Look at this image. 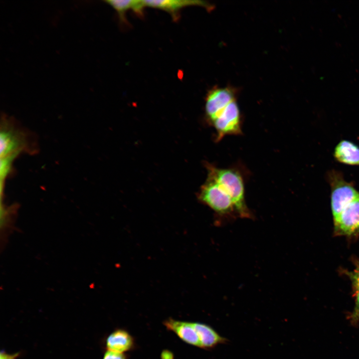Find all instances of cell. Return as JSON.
Listing matches in <instances>:
<instances>
[{
  "label": "cell",
  "mask_w": 359,
  "mask_h": 359,
  "mask_svg": "<svg viewBox=\"0 0 359 359\" xmlns=\"http://www.w3.org/2000/svg\"><path fill=\"white\" fill-rule=\"evenodd\" d=\"M0 124V170L9 174L13 160L22 152H36V144L28 132L16 121L6 116L2 117Z\"/></svg>",
  "instance_id": "cell-1"
},
{
  "label": "cell",
  "mask_w": 359,
  "mask_h": 359,
  "mask_svg": "<svg viewBox=\"0 0 359 359\" xmlns=\"http://www.w3.org/2000/svg\"><path fill=\"white\" fill-rule=\"evenodd\" d=\"M207 168L208 177L219 184L231 197L237 216L252 219L253 215L246 203L243 179L240 173L233 169L219 168L211 165Z\"/></svg>",
  "instance_id": "cell-2"
},
{
  "label": "cell",
  "mask_w": 359,
  "mask_h": 359,
  "mask_svg": "<svg viewBox=\"0 0 359 359\" xmlns=\"http://www.w3.org/2000/svg\"><path fill=\"white\" fill-rule=\"evenodd\" d=\"M198 198L220 218L229 219L237 216L230 196L219 184L209 177H207L201 186Z\"/></svg>",
  "instance_id": "cell-3"
},
{
  "label": "cell",
  "mask_w": 359,
  "mask_h": 359,
  "mask_svg": "<svg viewBox=\"0 0 359 359\" xmlns=\"http://www.w3.org/2000/svg\"><path fill=\"white\" fill-rule=\"evenodd\" d=\"M327 180L331 187V205L333 221L353 201L359 197L354 184L344 179L343 174L332 170L327 173Z\"/></svg>",
  "instance_id": "cell-4"
},
{
  "label": "cell",
  "mask_w": 359,
  "mask_h": 359,
  "mask_svg": "<svg viewBox=\"0 0 359 359\" xmlns=\"http://www.w3.org/2000/svg\"><path fill=\"white\" fill-rule=\"evenodd\" d=\"M211 124L216 132V141H220L226 136L240 135L241 116L235 100L231 102Z\"/></svg>",
  "instance_id": "cell-5"
},
{
  "label": "cell",
  "mask_w": 359,
  "mask_h": 359,
  "mask_svg": "<svg viewBox=\"0 0 359 359\" xmlns=\"http://www.w3.org/2000/svg\"><path fill=\"white\" fill-rule=\"evenodd\" d=\"M334 225L335 235L351 237L359 234V197L345 207Z\"/></svg>",
  "instance_id": "cell-6"
},
{
  "label": "cell",
  "mask_w": 359,
  "mask_h": 359,
  "mask_svg": "<svg viewBox=\"0 0 359 359\" xmlns=\"http://www.w3.org/2000/svg\"><path fill=\"white\" fill-rule=\"evenodd\" d=\"M234 94L228 88H216L207 94L205 102V112L208 119L212 122L232 101Z\"/></svg>",
  "instance_id": "cell-7"
},
{
  "label": "cell",
  "mask_w": 359,
  "mask_h": 359,
  "mask_svg": "<svg viewBox=\"0 0 359 359\" xmlns=\"http://www.w3.org/2000/svg\"><path fill=\"white\" fill-rule=\"evenodd\" d=\"M167 329L175 333L184 342L200 348V343L192 322L169 318L163 322Z\"/></svg>",
  "instance_id": "cell-8"
},
{
  "label": "cell",
  "mask_w": 359,
  "mask_h": 359,
  "mask_svg": "<svg viewBox=\"0 0 359 359\" xmlns=\"http://www.w3.org/2000/svg\"><path fill=\"white\" fill-rule=\"evenodd\" d=\"M106 346L109 351L124 353L135 348V341L127 331L118 329L108 336L106 340Z\"/></svg>",
  "instance_id": "cell-9"
},
{
  "label": "cell",
  "mask_w": 359,
  "mask_h": 359,
  "mask_svg": "<svg viewBox=\"0 0 359 359\" xmlns=\"http://www.w3.org/2000/svg\"><path fill=\"white\" fill-rule=\"evenodd\" d=\"M333 156L338 162L359 166V146L347 140H342L336 146Z\"/></svg>",
  "instance_id": "cell-10"
},
{
  "label": "cell",
  "mask_w": 359,
  "mask_h": 359,
  "mask_svg": "<svg viewBox=\"0 0 359 359\" xmlns=\"http://www.w3.org/2000/svg\"><path fill=\"white\" fill-rule=\"evenodd\" d=\"M197 334L200 348L210 350L220 344H226L228 340L220 336L210 326L199 322H192Z\"/></svg>",
  "instance_id": "cell-11"
},
{
  "label": "cell",
  "mask_w": 359,
  "mask_h": 359,
  "mask_svg": "<svg viewBox=\"0 0 359 359\" xmlns=\"http://www.w3.org/2000/svg\"><path fill=\"white\" fill-rule=\"evenodd\" d=\"M144 4L145 7H151L159 8L176 15V13L182 7L190 5H199L209 7L207 2L201 0H144Z\"/></svg>",
  "instance_id": "cell-12"
},
{
  "label": "cell",
  "mask_w": 359,
  "mask_h": 359,
  "mask_svg": "<svg viewBox=\"0 0 359 359\" xmlns=\"http://www.w3.org/2000/svg\"><path fill=\"white\" fill-rule=\"evenodd\" d=\"M118 13L121 20H124L125 13L129 9H132L139 14H142L145 7L143 0H110L105 1Z\"/></svg>",
  "instance_id": "cell-13"
},
{
  "label": "cell",
  "mask_w": 359,
  "mask_h": 359,
  "mask_svg": "<svg viewBox=\"0 0 359 359\" xmlns=\"http://www.w3.org/2000/svg\"><path fill=\"white\" fill-rule=\"evenodd\" d=\"M355 306L352 312L348 315V319L351 324L355 327L359 323V290L354 291Z\"/></svg>",
  "instance_id": "cell-14"
},
{
  "label": "cell",
  "mask_w": 359,
  "mask_h": 359,
  "mask_svg": "<svg viewBox=\"0 0 359 359\" xmlns=\"http://www.w3.org/2000/svg\"><path fill=\"white\" fill-rule=\"evenodd\" d=\"M355 263V267L352 271L345 272L351 281L353 291L359 290V261Z\"/></svg>",
  "instance_id": "cell-15"
},
{
  "label": "cell",
  "mask_w": 359,
  "mask_h": 359,
  "mask_svg": "<svg viewBox=\"0 0 359 359\" xmlns=\"http://www.w3.org/2000/svg\"><path fill=\"white\" fill-rule=\"evenodd\" d=\"M103 359H128L124 353L107 350L104 354Z\"/></svg>",
  "instance_id": "cell-16"
},
{
  "label": "cell",
  "mask_w": 359,
  "mask_h": 359,
  "mask_svg": "<svg viewBox=\"0 0 359 359\" xmlns=\"http://www.w3.org/2000/svg\"><path fill=\"white\" fill-rule=\"evenodd\" d=\"M161 359H174V355L169 350H163L161 354Z\"/></svg>",
  "instance_id": "cell-17"
},
{
  "label": "cell",
  "mask_w": 359,
  "mask_h": 359,
  "mask_svg": "<svg viewBox=\"0 0 359 359\" xmlns=\"http://www.w3.org/2000/svg\"><path fill=\"white\" fill-rule=\"evenodd\" d=\"M18 356V354L10 355L1 352L0 353V359H15Z\"/></svg>",
  "instance_id": "cell-18"
}]
</instances>
